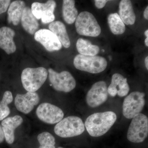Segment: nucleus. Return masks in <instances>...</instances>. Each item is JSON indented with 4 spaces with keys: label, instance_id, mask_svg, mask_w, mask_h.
<instances>
[{
    "label": "nucleus",
    "instance_id": "obj_1",
    "mask_svg": "<svg viewBox=\"0 0 148 148\" xmlns=\"http://www.w3.org/2000/svg\"><path fill=\"white\" fill-rule=\"evenodd\" d=\"M116 119V114L112 111L95 113L88 117L85 127L90 136L101 137L110 130Z\"/></svg>",
    "mask_w": 148,
    "mask_h": 148
},
{
    "label": "nucleus",
    "instance_id": "obj_2",
    "mask_svg": "<svg viewBox=\"0 0 148 148\" xmlns=\"http://www.w3.org/2000/svg\"><path fill=\"white\" fill-rule=\"evenodd\" d=\"M48 71L44 67L27 68L21 75V81L24 89L29 92H36L45 82Z\"/></svg>",
    "mask_w": 148,
    "mask_h": 148
},
{
    "label": "nucleus",
    "instance_id": "obj_3",
    "mask_svg": "<svg viewBox=\"0 0 148 148\" xmlns=\"http://www.w3.org/2000/svg\"><path fill=\"white\" fill-rule=\"evenodd\" d=\"M85 127L80 118L71 116L63 119L56 125L54 131L56 135L61 138H72L82 134Z\"/></svg>",
    "mask_w": 148,
    "mask_h": 148
},
{
    "label": "nucleus",
    "instance_id": "obj_4",
    "mask_svg": "<svg viewBox=\"0 0 148 148\" xmlns=\"http://www.w3.org/2000/svg\"><path fill=\"white\" fill-rule=\"evenodd\" d=\"M76 69L92 74H97L105 71L108 66L106 58L101 56H86L78 54L74 59Z\"/></svg>",
    "mask_w": 148,
    "mask_h": 148
},
{
    "label": "nucleus",
    "instance_id": "obj_5",
    "mask_svg": "<svg viewBox=\"0 0 148 148\" xmlns=\"http://www.w3.org/2000/svg\"><path fill=\"white\" fill-rule=\"evenodd\" d=\"M76 30L80 35L92 37L98 36L101 32V27L93 14L87 11L81 12L75 20Z\"/></svg>",
    "mask_w": 148,
    "mask_h": 148
},
{
    "label": "nucleus",
    "instance_id": "obj_6",
    "mask_svg": "<svg viewBox=\"0 0 148 148\" xmlns=\"http://www.w3.org/2000/svg\"><path fill=\"white\" fill-rule=\"evenodd\" d=\"M148 135V119L144 114L140 113L132 119L127 130V138L132 143H142Z\"/></svg>",
    "mask_w": 148,
    "mask_h": 148
},
{
    "label": "nucleus",
    "instance_id": "obj_7",
    "mask_svg": "<svg viewBox=\"0 0 148 148\" xmlns=\"http://www.w3.org/2000/svg\"><path fill=\"white\" fill-rule=\"evenodd\" d=\"M48 72L51 85L55 90L68 92L75 88V79L69 72L64 71L58 73L52 69H49Z\"/></svg>",
    "mask_w": 148,
    "mask_h": 148
},
{
    "label": "nucleus",
    "instance_id": "obj_8",
    "mask_svg": "<svg viewBox=\"0 0 148 148\" xmlns=\"http://www.w3.org/2000/svg\"><path fill=\"white\" fill-rule=\"evenodd\" d=\"M145 97L144 92L134 91L125 98L122 107L125 117L131 119L140 113L145 104Z\"/></svg>",
    "mask_w": 148,
    "mask_h": 148
},
{
    "label": "nucleus",
    "instance_id": "obj_9",
    "mask_svg": "<svg viewBox=\"0 0 148 148\" xmlns=\"http://www.w3.org/2000/svg\"><path fill=\"white\" fill-rule=\"evenodd\" d=\"M36 114L42 121L49 124L57 123L64 119V112L55 105L48 103H42L37 108Z\"/></svg>",
    "mask_w": 148,
    "mask_h": 148
},
{
    "label": "nucleus",
    "instance_id": "obj_10",
    "mask_svg": "<svg viewBox=\"0 0 148 148\" xmlns=\"http://www.w3.org/2000/svg\"><path fill=\"white\" fill-rule=\"evenodd\" d=\"M108 94L106 82L103 81L98 82L92 85L88 92L86 103L90 108H97L107 101Z\"/></svg>",
    "mask_w": 148,
    "mask_h": 148
},
{
    "label": "nucleus",
    "instance_id": "obj_11",
    "mask_svg": "<svg viewBox=\"0 0 148 148\" xmlns=\"http://www.w3.org/2000/svg\"><path fill=\"white\" fill-rule=\"evenodd\" d=\"M56 6L55 1L49 0L44 3H34L31 9L32 13L37 19H41L43 24H46L54 21V11Z\"/></svg>",
    "mask_w": 148,
    "mask_h": 148
},
{
    "label": "nucleus",
    "instance_id": "obj_12",
    "mask_svg": "<svg viewBox=\"0 0 148 148\" xmlns=\"http://www.w3.org/2000/svg\"><path fill=\"white\" fill-rule=\"evenodd\" d=\"M34 39L50 52L59 50L62 48L57 37L48 29H41L37 31L34 34Z\"/></svg>",
    "mask_w": 148,
    "mask_h": 148
},
{
    "label": "nucleus",
    "instance_id": "obj_13",
    "mask_svg": "<svg viewBox=\"0 0 148 148\" xmlns=\"http://www.w3.org/2000/svg\"><path fill=\"white\" fill-rule=\"evenodd\" d=\"M40 97L36 92H27L26 94H17L14 100L16 109L19 112L28 114L39 103Z\"/></svg>",
    "mask_w": 148,
    "mask_h": 148
},
{
    "label": "nucleus",
    "instance_id": "obj_14",
    "mask_svg": "<svg viewBox=\"0 0 148 148\" xmlns=\"http://www.w3.org/2000/svg\"><path fill=\"white\" fill-rule=\"evenodd\" d=\"M130 91L127 79L119 73H115L112 76L110 84L108 88V94L112 97L118 95L119 97L126 96Z\"/></svg>",
    "mask_w": 148,
    "mask_h": 148
},
{
    "label": "nucleus",
    "instance_id": "obj_15",
    "mask_svg": "<svg viewBox=\"0 0 148 148\" xmlns=\"http://www.w3.org/2000/svg\"><path fill=\"white\" fill-rule=\"evenodd\" d=\"M23 119L21 116L15 115L3 120L2 127L7 143L11 145L14 141V130L22 124Z\"/></svg>",
    "mask_w": 148,
    "mask_h": 148
},
{
    "label": "nucleus",
    "instance_id": "obj_16",
    "mask_svg": "<svg viewBox=\"0 0 148 148\" xmlns=\"http://www.w3.org/2000/svg\"><path fill=\"white\" fill-rule=\"evenodd\" d=\"M15 35L14 31L9 27L0 28V48L7 54H11L16 51V46L13 40Z\"/></svg>",
    "mask_w": 148,
    "mask_h": 148
},
{
    "label": "nucleus",
    "instance_id": "obj_17",
    "mask_svg": "<svg viewBox=\"0 0 148 148\" xmlns=\"http://www.w3.org/2000/svg\"><path fill=\"white\" fill-rule=\"evenodd\" d=\"M26 4L22 1H15L12 2L8 11V21L9 24L12 23L14 26L19 24Z\"/></svg>",
    "mask_w": 148,
    "mask_h": 148
},
{
    "label": "nucleus",
    "instance_id": "obj_18",
    "mask_svg": "<svg viewBox=\"0 0 148 148\" xmlns=\"http://www.w3.org/2000/svg\"><path fill=\"white\" fill-rule=\"evenodd\" d=\"M119 16L124 24L133 25L136 20V15L131 1L122 0L119 3Z\"/></svg>",
    "mask_w": 148,
    "mask_h": 148
},
{
    "label": "nucleus",
    "instance_id": "obj_19",
    "mask_svg": "<svg viewBox=\"0 0 148 148\" xmlns=\"http://www.w3.org/2000/svg\"><path fill=\"white\" fill-rule=\"evenodd\" d=\"M21 23L24 30L32 35L34 34L39 28L38 20L32 13L31 8L26 7L21 17Z\"/></svg>",
    "mask_w": 148,
    "mask_h": 148
},
{
    "label": "nucleus",
    "instance_id": "obj_20",
    "mask_svg": "<svg viewBox=\"0 0 148 148\" xmlns=\"http://www.w3.org/2000/svg\"><path fill=\"white\" fill-rule=\"evenodd\" d=\"M49 30L57 37L61 45L68 48L71 46V41L67 33L66 26L62 22L59 21H53L49 26Z\"/></svg>",
    "mask_w": 148,
    "mask_h": 148
},
{
    "label": "nucleus",
    "instance_id": "obj_21",
    "mask_svg": "<svg viewBox=\"0 0 148 148\" xmlns=\"http://www.w3.org/2000/svg\"><path fill=\"white\" fill-rule=\"evenodd\" d=\"M62 13L64 20L67 24L74 23L78 15V11L75 7V1L64 0L62 6Z\"/></svg>",
    "mask_w": 148,
    "mask_h": 148
},
{
    "label": "nucleus",
    "instance_id": "obj_22",
    "mask_svg": "<svg viewBox=\"0 0 148 148\" xmlns=\"http://www.w3.org/2000/svg\"><path fill=\"white\" fill-rule=\"evenodd\" d=\"M76 47L80 54L86 56H96L100 51L98 46L92 45L88 40L82 38L77 40Z\"/></svg>",
    "mask_w": 148,
    "mask_h": 148
},
{
    "label": "nucleus",
    "instance_id": "obj_23",
    "mask_svg": "<svg viewBox=\"0 0 148 148\" xmlns=\"http://www.w3.org/2000/svg\"><path fill=\"white\" fill-rule=\"evenodd\" d=\"M108 21L111 32L114 34L121 35L125 32V25L118 14L114 13L109 14Z\"/></svg>",
    "mask_w": 148,
    "mask_h": 148
},
{
    "label": "nucleus",
    "instance_id": "obj_24",
    "mask_svg": "<svg viewBox=\"0 0 148 148\" xmlns=\"http://www.w3.org/2000/svg\"><path fill=\"white\" fill-rule=\"evenodd\" d=\"M13 96L10 91H6L4 93L3 98L0 101V121L3 120L10 113L8 105L13 101Z\"/></svg>",
    "mask_w": 148,
    "mask_h": 148
},
{
    "label": "nucleus",
    "instance_id": "obj_25",
    "mask_svg": "<svg viewBox=\"0 0 148 148\" xmlns=\"http://www.w3.org/2000/svg\"><path fill=\"white\" fill-rule=\"evenodd\" d=\"M37 139L40 144L38 148H55V139L52 134L47 132L39 134Z\"/></svg>",
    "mask_w": 148,
    "mask_h": 148
},
{
    "label": "nucleus",
    "instance_id": "obj_26",
    "mask_svg": "<svg viewBox=\"0 0 148 148\" xmlns=\"http://www.w3.org/2000/svg\"><path fill=\"white\" fill-rule=\"evenodd\" d=\"M10 3V0H0V14L6 12Z\"/></svg>",
    "mask_w": 148,
    "mask_h": 148
},
{
    "label": "nucleus",
    "instance_id": "obj_27",
    "mask_svg": "<svg viewBox=\"0 0 148 148\" xmlns=\"http://www.w3.org/2000/svg\"><path fill=\"white\" fill-rule=\"evenodd\" d=\"M108 1H107V0H95L94 1L95 6L98 9L103 8L106 5V3Z\"/></svg>",
    "mask_w": 148,
    "mask_h": 148
},
{
    "label": "nucleus",
    "instance_id": "obj_28",
    "mask_svg": "<svg viewBox=\"0 0 148 148\" xmlns=\"http://www.w3.org/2000/svg\"><path fill=\"white\" fill-rule=\"evenodd\" d=\"M5 139L4 133L2 127L0 125V143H3Z\"/></svg>",
    "mask_w": 148,
    "mask_h": 148
},
{
    "label": "nucleus",
    "instance_id": "obj_29",
    "mask_svg": "<svg viewBox=\"0 0 148 148\" xmlns=\"http://www.w3.org/2000/svg\"><path fill=\"white\" fill-rule=\"evenodd\" d=\"M144 16L146 19H148V6L147 7L144 12Z\"/></svg>",
    "mask_w": 148,
    "mask_h": 148
},
{
    "label": "nucleus",
    "instance_id": "obj_30",
    "mask_svg": "<svg viewBox=\"0 0 148 148\" xmlns=\"http://www.w3.org/2000/svg\"><path fill=\"white\" fill-rule=\"evenodd\" d=\"M145 66L146 69L147 70H148V57L147 56L145 59Z\"/></svg>",
    "mask_w": 148,
    "mask_h": 148
},
{
    "label": "nucleus",
    "instance_id": "obj_31",
    "mask_svg": "<svg viewBox=\"0 0 148 148\" xmlns=\"http://www.w3.org/2000/svg\"><path fill=\"white\" fill-rule=\"evenodd\" d=\"M145 44L146 46H148V38H147L145 39Z\"/></svg>",
    "mask_w": 148,
    "mask_h": 148
},
{
    "label": "nucleus",
    "instance_id": "obj_32",
    "mask_svg": "<svg viewBox=\"0 0 148 148\" xmlns=\"http://www.w3.org/2000/svg\"><path fill=\"white\" fill-rule=\"evenodd\" d=\"M145 36L146 37H147V38H148V29H147V30L145 32Z\"/></svg>",
    "mask_w": 148,
    "mask_h": 148
},
{
    "label": "nucleus",
    "instance_id": "obj_33",
    "mask_svg": "<svg viewBox=\"0 0 148 148\" xmlns=\"http://www.w3.org/2000/svg\"><path fill=\"white\" fill-rule=\"evenodd\" d=\"M57 148H64L63 147H59Z\"/></svg>",
    "mask_w": 148,
    "mask_h": 148
}]
</instances>
